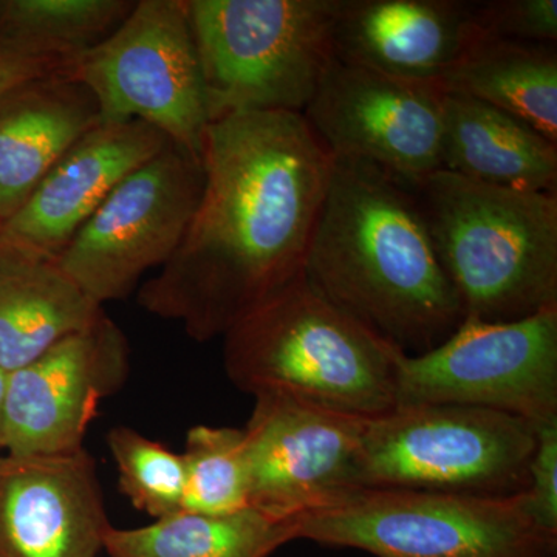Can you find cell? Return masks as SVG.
<instances>
[{
  "label": "cell",
  "mask_w": 557,
  "mask_h": 557,
  "mask_svg": "<svg viewBox=\"0 0 557 557\" xmlns=\"http://www.w3.org/2000/svg\"><path fill=\"white\" fill-rule=\"evenodd\" d=\"M201 164L185 237L138 304L208 343L302 271L335 157L300 113L240 112L208 124Z\"/></svg>",
  "instance_id": "6da1fadb"
},
{
  "label": "cell",
  "mask_w": 557,
  "mask_h": 557,
  "mask_svg": "<svg viewBox=\"0 0 557 557\" xmlns=\"http://www.w3.org/2000/svg\"><path fill=\"white\" fill-rule=\"evenodd\" d=\"M302 273L406 355L426 354L465 321L412 188L366 161L335 159Z\"/></svg>",
  "instance_id": "7a4b0ae2"
},
{
  "label": "cell",
  "mask_w": 557,
  "mask_h": 557,
  "mask_svg": "<svg viewBox=\"0 0 557 557\" xmlns=\"http://www.w3.org/2000/svg\"><path fill=\"white\" fill-rule=\"evenodd\" d=\"M412 190L465 319L520 321L557 309V194L446 170Z\"/></svg>",
  "instance_id": "3957f363"
},
{
  "label": "cell",
  "mask_w": 557,
  "mask_h": 557,
  "mask_svg": "<svg viewBox=\"0 0 557 557\" xmlns=\"http://www.w3.org/2000/svg\"><path fill=\"white\" fill-rule=\"evenodd\" d=\"M394 351L300 271L225 333L223 368L251 397L277 392L370 420L397 405Z\"/></svg>",
  "instance_id": "277c9868"
},
{
  "label": "cell",
  "mask_w": 557,
  "mask_h": 557,
  "mask_svg": "<svg viewBox=\"0 0 557 557\" xmlns=\"http://www.w3.org/2000/svg\"><path fill=\"white\" fill-rule=\"evenodd\" d=\"M343 0H188L209 123L240 112L302 115L335 62Z\"/></svg>",
  "instance_id": "5b68a950"
},
{
  "label": "cell",
  "mask_w": 557,
  "mask_h": 557,
  "mask_svg": "<svg viewBox=\"0 0 557 557\" xmlns=\"http://www.w3.org/2000/svg\"><path fill=\"white\" fill-rule=\"evenodd\" d=\"M536 429L497 410L426 403L395 406L366 428L361 490L474 497L525 493Z\"/></svg>",
  "instance_id": "8992f818"
},
{
  "label": "cell",
  "mask_w": 557,
  "mask_h": 557,
  "mask_svg": "<svg viewBox=\"0 0 557 557\" xmlns=\"http://www.w3.org/2000/svg\"><path fill=\"white\" fill-rule=\"evenodd\" d=\"M298 541L373 557H557V533L531 518L522 494L474 497L359 490L296 519Z\"/></svg>",
  "instance_id": "52a82bcc"
},
{
  "label": "cell",
  "mask_w": 557,
  "mask_h": 557,
  "mask_svg": "<svg viewBox=\"0 0 557 557\" xmlns=\"http://www.w3.org/2000/svg\"><path fill=\"white\" fill-rule=\"evenodd\" d=\"M65 73L91 91L101 121H145L201 160L209 110L188 0L135 2Z\"/></svg>",
  "instance_id": "ba28073f"
},
{
  "label": "cell",
  "mask_w": 557,
  "mask_h": 557,
  "mask_svg": "<svg viewBox=\"0 0 557 557\" xmlns=\"http://www.w3.org/2000/svg\"><path fill=\"white\" fill-rule=\"evenodd\" d=\"M397 405L472 406L530 421H557V309L520 321L465 319L426 354L395 348Z\"/></svg>",
  "instance_id": "9c48e42d"
},
{
  "label": "cell",
  "mask_w": 557,
  "mask_h": 557,
  "mask_svg": "<svg viewBox=\"0 0 557 557\" xmlns=\"http://www.w3.org/2000/svg\"><path fill=\"white\" fill-rule=\"evenodd\" d=\"M203 183L201 160L171 143L110 193L58 265L98 306L127 298L182 244Z\"/></svg>",
  "instance_id": "30bf717a"
},
{
  "label": "cell",
  "mask_w": 557,
  "mask_h": 557,
  "mask_svg": "<svg viewBox=\"0 0 557 557\" xmlns=\"http://www.w3.org/2000/svg\"><path fill=\"white\" fill-rule=\"evenodd\" d=\"M245 432L248 507L278 520L332 507L361 490L368 418L263 392Z\"/></svg>",
  "instance_id": "8fae6325"
},
{
  "label": "cell",
  "mask_w": 557,
  "mask_h": 557,
  "mask_svg": "<svg viewBox=\"0 0 557 557\" xmlns=\"http://www.w3.org/2000/svg\"><path fill=\"white\" fill-rule=\"evenodd\" d=\"M443 100L437 83L335 61L302 115L335 159L366 161L413 189L443 168Z\"/></svg>",
  "instance_id": "7c38bea8"
},
{
  "label": "cell",
  "mask_w": 557,
  "mask_h": 557,
  "mask_svg": "<svg viewBox=\"0 0 557 557\" xmlns=\"http://www.w3.org/2000/svg\"><path fill=\"white\" fill-rule=\"evenodd\" d=\"M129 373V341L102 311L87 327L7 373L5 454L53 456L84 448L98 406L119 394Z\"/></svg>",
  "instance_id": "4fadbf2b"
},
{
  "label": "cell",
  "mask_w": 557,
  "mask_h": 557,
  "mask_svg": "<svg viewBox=\"0 0 557 557\" xmlns=\"http://www.w3.org/2000/svg\"><path fill=\"white\" fill-rule=\"evenodd\" d=\"M112 527L86 448L0 457V557H98Z\"/></svg>",
  "instance_id": "5bb4252c"
},
{
  "label": "cell",
  "mask_w": 557,
  "mask_h": 557,
  "mask_svg": "<svg viewBox=\"0 0 557 557\" xmlns=\"http://www.w3.org/2000/svg\"><path fill=\"white\" fill-rule=\"evenodd\" d=\"M171 145L145 121H101L58 160L0 231V240L57 260L127 175Z\"/></svg>",
  "instance_id": "9a60e30c"
},
{
  "label": "cell",
  "mask_w": 557,
  "mask_h": 557,
  "mask_svg": "<svg viewBox=\"0 0 557 557\" xmlns=\"http://www.w3.org/2000/svg\"><path fill=\"white\" fill-rule=\"evenodd\" d=\"M474 2L343 0L335 61L395 76L437 83L478 38Z\"/></svg>",
  "instance_id": "2e32d148"
},
{
  "label": "cell",
  "mask_w": 557,
  "mask_h": 557,
  "mask_svg": "<svg viewBox=\"0 0 557 557\" xmlns=\"http://www.w3.org/2000/svg\"><path fill=\"white\" fill-rule=\"evenodd\" d=\"M101 123L81 81L64 72L27 81L0 95V218L7 222L58 160Z\"/></svg>",
  "instance_id": "e0dca14e"
},
{
  "label": "cell",
  "mask_w": 557,
  "mask_h": 557,
  "mask_svg": "<svg viewBox=\"0 0 557 557\" xmlns=\"http://www.w3.org/2000/svg\"><path fill=\"white\" fill-rule=\"evenodd\" d=\"M104 311L58 265L0 240V370L24 368Z\"/></svg>",
  "instance_id": "ac0fdd59"
},
{
  "label": "cell",
  "mask_w": 557,
  "mask_h": 557,
  "mask_svg": "<svg viewBox=\"0 0 557 557\" xmlns=\"http://www.w3.org/2000/svg\"><path fill=\"white\" fill-rule=\"evenodd\" d=\"M442 166L486 185L556 194L557 143L493 106L445 91Z\"/></svg>",
  "instance_id": "d6986e66"
},
{
  "label": "cell",
  "mask_w": 557,
  "mask_h": 557,
  "mask_svg": "<svg viewBox=\"0 0 557 557\" xmlns=\"http://www.w3.org/2000/svg\"><path fill=\"white\" fill-rule=\"evenodd\" d=\"M438 86L493 106L557 143V53L552 44L478 35Z\"/></svg>",
  "instance_id": "ffe728a7"
},
{
  "label": "cell",
  "mask_w": 557,
  "mask_h": 557,
  "mask_svg": "<svg viewBox=\"0 0 557 557\" xmlns=\"http://www.w3.org/2000/svg\"><path fill=\"white\" fill-rule=\"evenodd\" d=\"M298 541L296 520H278L248 507L208 515L180 511L137 528L112 527L109 557H270Z\"/></svg>",
  "instance_id": "44dd1931"
},
{
  "label": "cell",
  "mask_w": 557,
  "mask_h": 557,
  "mask_svg": "<svg viewBox=\"0 0 557 557\" xmlns=\"http://www.w3.org/2000/svg\"><path fill=\"white\" fill-rule=\"evenodd\" d=\"M134 5L126 0H5L0 2V42L69 67L108 38Z\"/></svg>",
  "instance_id": "7402d4cb"
},
{
  "label": "cell",
  "mask_w": 557,
  "mask_h": 557,
  "mask_svg": "<svg viewBox=\"0 0 557 557\" xmlns=\"http://www.w3.org/2000/svg\"><path fill=\"white\" fill-rule=\"evenodd\" d=\"M183 511L223 512L248 508L249 469L244 429L197 424L186 434Z\"/></svg>",
  "instance_id": "603a6c76"
},
{
  "label": "cell",
  "mask_w": 557,
  "mask_h": 557,
  "mask_svg": "<svg viewBox=\"0 0 557 557\" xmlns=\"http://www.w3.org/2000/svg\"><path fill=\"white\" fill-rule=\"evenodd\" d=\"M119 471L123 496L153 520L185 509L186 467L182 454L131 426H113L106 435Z\"/></svg>",
  "instance_id": "cb8c5ba5"
},
{
  "label": "cell",
  "mask_w": 557,
  "mask_h": 557,
  "mask_svg": "<svg viewBox=\"0 0 557 557\" xmlns=\"http://www.w3.org/2000/svg\"><path fill=\"white\" fill-rule=\"evenodd\" d=\"M472 20L482 38L552 46L557 40V0L474 2Z\"/></svg>",
  "instance_id": "d4e9b609"
},
{
  "label": "cell",
  "mask_w": 557,
  "mask_h": 557,
  "mask_svg": "<svg viewBox=\"0 0 557 557\" xmlns=\"http://www.w3.org/2000/svg\"><path fill=\"white\" fill-rule=\"evenodd\" d=\"M528 479V512L539 527L557 533V421L537 426Z\"/></svg>",
  "instance_id": "484cf974"
},
{
  "label": "cell",
  "mask_w": 557,
  "mask_h": 557,
  "mask_svg": "<svg viewBox=\"0 0 557 557\" xmlns=\"http://www.w3.org/2000/svg\"><path fill=\"white\" fill-rule=\"evenodd\" d=\"M64 70H67V65L62 62L40 60L9 44L0 42V95L27 81Z\"/></svg>",
  "instance_id": "4316f807"
},
{
  "label": "cell",
  "mask_w": 557,
  "mask_h": 557,
  "mask_svg": "<svg viewBox=\"0 0 557 557\" xmlns=\"http://www.w3.org/2000/svg\"><path fill=\"white\" fill-rule=\"evenodd\" d=\"M7 373L0 370V457L5 456L3 446V394H5Z\"/></svg>",
  "instance_id": "83f0119b"
},
{
  "label": "cell",
  "mask_w": 557,
  "mask_h": 557,
  "mask_svg": "<svg viewBox=\"0 0 557 557\" xmlns=\"http://www.w3.org/2000/svg\"><path fill=\"white\" fill-rule=\"evenodd\" d=\"M2 228H3V220H2V218H0V231H2Z\"/></svg>",
  "instance_id": "f1b7e54d"
}]
</instances>
